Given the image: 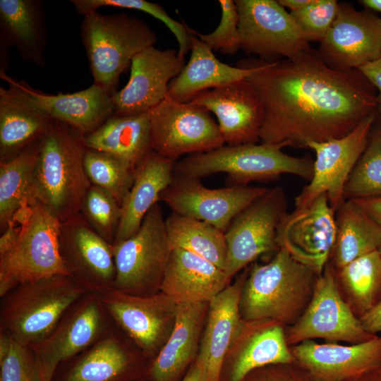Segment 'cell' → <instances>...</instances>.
<instances>
[{
    "mask_svg": "<svg viewBox=\"0 0 381 381\" xmlns=\"http://www.w3.org/2000/svg\"><path fill=\"white\" fill-rule=\"evenodd\" d=\"M84 135L51 121L40 137L29 200L42 205L61 222L80 213L91 186L84 159Z\"/></svg>",
    "mask_w": 381,
    "mask_h": 381,
    "instance_id": "7a4b0ae2",
    "label": "cell"
},
{
    "mask_svg": "<svg viewBox=\"0 0 381 381\" xmlns=\"http://www.w3.org/2000/svg\"><path fill=\"white\" fill-rule=\"evenodd\" d=\"M11 222L20 230L12 246L0 254L1 298L20 284L57 274L70 276L60 252L61 222L55 216L30 200Z\"/></svg>",
    "mask_w": 381,
    "mask_h": 381,
    "instance_id": "277c9868",
    "label": "cell"
},
{
    "mask_svg": "<svg viewBox=\"0 0 381 381\" xmlns=\"http://www.w3.org/2000/svg\"><path fill=\"white\" fill-rule=\"evenodd\" d=\"M80 212L97 234L114 244L121 220V205L112 195L91 185Z\"/></svg>",
    "mask_w": 381,
    "mask_h": 381,
    "instance_id": "60d3db41",
    "label": "cell"
},
{
    "mask_svg": "<svg viewBox=\"0 0 381 381\" xmlns=\"http://www.w3.org/2000/svg\"><path fill=\"white\" fill-rule=\"evenodd\" d=\"M40 139L11 159L0 162L1 231L8 226L18 210L28 202Z\"/></svg>",
    "mask_w": 381,
    "mask_h": 381,
    "instance_id": "836d02e7",
    "label": "cell"
},
{
    "mask_svg": "<svg viewBox=\"0 0 381 381\" xmlns=\"http://www.w3.org/2000/svg\"><path fill=\"white\" fill-rule=\"evenodd\" d=\"M282 145L246 144L223 145L212 150L190 155L176 161L174 176L200 179L225 173L232 186H246L253 181H271L292 174L310 181L313 161L308 157L284 153Z\"/></svg>",
    "mask_w": 381,
    "mask_h": 381,
    "instance_id": "8992f818",
    "label": "cell"
},
{
    "mask_svg": "<svg viewBox=\"0 0 381 381\" xmlns=\"http://www.w3.org/2000/svg\"><path fill=\"white\" fill-rule=\"evenodd\" d=\"M318 52L327 66L337 71L358 69L380 59L381 18L370 10L358 11L349 3H339Z\"/></svg>",
    "mask_w": 381,
    "mask_h": 381,
    "instance_id": "2e32d148",
    "label": "cell"
},
{
    "mask_svg": "<svg viewBox=\"0 0 381 381\" xmlns=\"http://www.w3.org/2000/svg\"><path fill=\"white\" fill-rule=\"evenodd\" d=\"M222 17L219 25L209 34H201L190 30L202 42L212 51L222 54L235 55L241 49L239 32V16L233 0H219Z\"/></svg>",
    "mask_w": 381,
    "mask_h": 381,
    "instance_id": "b9f144b4",
    "label": "cell"
},
{
    "mask_svg": "<svg viewBox=\"0 0 381 381\" xmlns=\"http://www.w3.org/2000/svg\"><path fill=\"white\" fill-rule=\"evenodd\" d=\"M47 39L43 1L0 0V42L14 47L23 61L44 68Z\"/></svg>",
    "mask_w": 381,
    "mask_h": 381,
    "instance_id": "f1b7e54d",
    "label": "cell"
},
{
    "mask_svg": "<svg viewBox=\"0 0 381 381\" xmlns=\"http://www.w3.org/2000/svg\"><path fill=\"white\" fill-rule=\"evenodd\" d=\"M247 274L244 272L208 303L206 323L196 358L205 365L210 381H220L230 349L248 327L239 308L241 289Z\"/></svg>",
    "mask_w": 381,
    "mask_h": 381,
    "instance_id": "603a6c76",
    "label": "cell"
},
{
    "mask_svg": "<svg viewBox=\"0 0 381 381\" xmlns=\"http://www.w3.org/2000/svg\"><path fill=\"white\" fill-rule=\"evenodd\" d=\"M87 292L71 276L64 274L20 284L2 297L1 329L31 347L47 338L67 310Z\"/></svg>",
    "mask_w": 381,
    "mask_h": 381,
    "instance_id": "52a82bcc",
    "label": "cell"
},
{
    "mask_svg": "<svg viewBox=\"0 0 381 381\" xmlns=\"http://www.w3.org/2000/svg\"><path fill=\"white\" fill-rule=\"evenodd\" d=\"M20 226L14 222H11L8 226L1 231L0 237V254L6 252L13 243L19 233Z\"/></svg>",
    "mask_w": 381,
    "mask_h": 381,
    "instance_id": "681fc988",
    "label": "cell"
},
{
    "mask_svg": "<svg viewBox=\"0 0 381 381\" xmlns=\"http://www.w3.org/2000/svg\"><path fill=\"white\" fill-rule=\"evenodd\" d=\"M84 165L91 184L109 193L122 206L133 186L135 169L111 155L90 149Z\"/></svg>",
    "mask_w": 381,
    "mask_h": 381,
    "instance_id": "74e56055",
    "label": "cell"
},
{
    "mask_svg": "<svg viewBox=\"0 0 381 381\" xmlns=\"http://www.w3.org/2000/svg\"><path fill=\"white\" fill-rule=\"evenodd\" d=\"M338 7L336 0H314L307 7L289 13L308 42H320L334 20Z\"/></svg>",
    "mask_w": 381,
    "mask_h": 381,
    "instance_id": "7bdbcfd3",
    "label": "cell"
},
{
    "mask_svg": "<svg viewBox=\"0 0 381 381\" xmlns=\"http://www.w3.org/2000/svg\"><path fill=\"white\" fill-rule=\"evenodd\" d=\"M176 161L152 150L135 169L133 186L121 206V217L114 244L134 235L150 208L174 179ZM113 244V245H114Z\"/></svg>",
    "mask_w": 381,
    "mask_h": 381,
    "instance_id": "f546056e",
    "label": "cell"
},
{
    "mask_svg": "<svg viewBox=\"0 0 381 381\" xmlns=\"http://www.w3.org/2000/svg\"><path fill=\"white\" fill-rule=\"evenodd\" d=\"M337 212V235L332 254L337 270L378 250L381 227L351 199L345 200Z\"/></svg>",
    "mask_w": 381,
    "mask_h": 381,
    "instance_id": "1f68e13d",
    "label": "cell"
},
{
    "mask_svg": "<svg viewBox=\"0 0 381 381\" xmlns=\"http://www.w3.org/2000/svg\"><path fill=\"white\" fill-rule=\"evenodd\" d=\"M190 56L181 73L169 85L167 97L189 102L202 92L246 79L253 71L249 59L236 66L220 61L212 50L190 32Z\"/></svg>",
    "mask_w": 381,
    "mask_h": 381,
    "instance_id": "484cf974",
    "label": "cell"
},
{
    "mask_svg": "<svg viewBox=\"0 0 381 381\" xmlns=\"http://www.w3.org/2000/svg\"><path fill=\"white\" fill-rule=\"evenodd\" d=\"M103 309L97 293L85 294L67 310L47 338L30 347L41 381H52L60 363L95 343L104 327Z\"/></svg>",
    "mask_w": 381,
    "mask_h": 381,
    "instance_id": "d6986e66",
    "label": "cell"
},
{
    "mask_svg": "<svg viewBox=\"0 0 381 381\" xmlns=\"http://www.w3.org/2000/svg\"><path fill=\"white\" fill-rule=\"evenodd\" d=\"M314 0H278V2L290 11H297L307 7L313 4Z\"/></svg>",
    "mask_w": 381,
    "mask_h": 381,
    "instance_id": "f5cc1de1",
    "label": "cell"
},
{
    "mask_svg": "<svg viewBox=\"0 0 381 381\" xmlns=\"http://www.w3.org/2000/svg\"><path fill=\"white\" fill-rule=\"evenodd\" d=\"M208 303L176 305L172 331L148 370L152 381H176L194 359Z\"/></svg>",
    "mask_w": 381,
    "mask_h": 381,
    "instance_id": "83f0119b",
    "label": "cell"
},
{
    "mask_svg": "<svg viewBox=\"0 0 381 381\" xmlns=\"http://www.w3.org/2000/svg\"><path fill=\"white\" fill-rule=\"evenodd\" d=\"M334 212L325 195L303 208L286 213L279 224L276 242L296 261L320 275L336 241Z\"/></svg>",
    "mask_w": 381,
    "mask_h": 381,
    "instance_id": "ac0fdd59",
    "label": "cell"
},
{
    "mask_svg": "<svg viewBox=\"0 0 381 381\" xmlns=\"http://www.w3.org/2000/svg\"><path fill=\"white\" fill-rule=\"evenodd\" d=\"M131 359L120 342L107 337L97 341L66 373L61 381H116Z\"/></svg>",
    "mask_w": 381,
    "mask_h": 381,
    "instance_id": "d590c367",
    "label": "cell"
},
{
    "mask_svg": "<svg viewBox=\"0 0 381 381\" xmlns=\"http://www.w3.org/2000/svg\"><path fill=\"white\" fill-rule=\"evenodd\" d=\"M185 58L174 49L155 46L132 59L127 84L111 95L114 114L133 115L150 111L167 97L169 85L185 66Z\"/></svg>",
    "mask_w": 381,
    "mask_h": 381,
    "instance_id": "44dd1931",
    "label": "cell"
},
{
    "mask_svg": "<svg viewBox=\"0 0 381 381\" xmlns=\"http://www.w3.org/2000/svg\"><path fill=\"white\" fill-rule=\"evenodd\" d=\"M358 2L366 9L381 13V0H361Z\"/></svg>",
    "mask_w": 381,
    "mask_h": 381,
    "instance_id": "db71d44e",
    "label": "cell"
},
{
    "mask_svg": "<svg viewBox=\"0 0 381 381\" xmlns=\"http://www.w3.org/2000/svg\"><path fill=\"white\" fill-rule=\"evenodd\" d=\"M318 276L279 248L269 262L248 272L239 302L243 320L293 325L309 304Z\"/></svg>",
    "mask_w": 381,
    "mask_h": 381,
    "instance_id": "3957f363",
    "label": "cell"
},
{
    "mask_svg": "<svg viewBox=\"0 0 381 381\" xmlns=\"http://www.w3.org/2000/svg\"><path fill=\"white\" fill-rule=\"evenodd\" d=\"M377 196H381V123L373 126L344 190V200Z\"/></svg>",
    "mask_w": 381,
    "mask_h": 381,
    "instance_id": "f35d334b",
    "label": "cell"
},
{
    "mask_svg": "<svg viewBox=\"0 0 381 381\" xmlns=\"http://www.w3.org/2000/svg\"><path fill=\"white\" fill-rule=\"evenodd\" d=\"M246 79L262 103V143L307 147L349 133L377 111L375 88L358 69L334 70L310 47L273 62L249 59Z\"/></svg>",
    "mask_w": 381,
    "mask_h": 381,
    "instance_id": "6da1fadb",
    "label": "cell"
},
{
    "mask_svg": "<svg viewBox=\"0 0 381 381\" xmlns=\"http://www.w3.org/2000/svg\"><path fill=\"white\" fill-rule=\"evenodd\" d=\"M342 381H381V368L346 379Z\"/></svg>",
    "mask_w": 381,
    "mask_h": 381,
    "instance_id": "816d5d0a",
    "label": "cell"
},
{
    "mask_svg": "<svg viewBox=\"0 0 381 381\" xmlns=\"http://www.w3.org/2000/svg\"><path fill=\"white\" fill-rule=\"evenodd\" d=\"M0 78L8 85L7 88L0 87V99L66 123L83 135L95 130L114 114L111 96L95 84L79 92L52 95L7 73H0Z\"/></svg>",
    "mask_w": 381,
    "mask_h": 381,
    "instance_id": "9c48e42d",
    "label": "cell"
},
{
    "mask_svg": "<svg viewBox=\"0 0 381 381\" xmlns=\"http://www.w3.org/2000/svg\"><path fill=\"white\" fill-rule=\"evenodd\" d=\"M51 121L0 99V162L11 159L39 139Z\"/></svg>",
    "mask_w": 381,
    "mask_h": 381,
    "instance_id": "8d00e7d4",
    "label": "cell"
},
{
    "mask_svg": "<svg viewBox=\"0 0 381 381\" xmlns=\"http://www.w3.org/2000/svg\"><path fill=\"white\" fill-rule=\"evenodd\" d=\"M375 111L365 117L346 135L324 142H311L307 147L315 153L313 174L295 198L296 209L308 206L325 195L334 212L345 201L344 190L348 179L365 150L376 121Z\"/></svg>",
    "mask_w": 381,
    "mask_h": 381,
    "instance_id": "7c38bea8",
    "label": "cell"
},
{
    "mask_svg": "<svg viewBox=\"0 0 381 381\" xmlns=\"http://www.w3.org/2000/svg\"><path fill=\"white\" fill-rule=\"evenodd\" d=\"M0 381H41L32 350L12 337L9 351L0 359Z\"/></svg>",
    "mask_w": 381,
    "mask_h": 381,
    "instance_id": "ee69618b",
    "label": "cell"
},
{
    "mask_svg": "<svg viewBox=\"0 0 381 381\" xmlns=\"http://www.w3.org/2000/svg\"><path fill=\"white\" fill-rule=\"evenodd\" d=\"M71 3L77 13L82 16L98 11L102 7L129 8L147 13L162 21L174 34L181 57L185 58V55L190 50L191 34L189 28L185 24L171 18L164 8L157 3L145 0H71Z\"/></svg>",
    "mask_w": 381,
    "mask_h": 381,
    "instance_id": "ab89813d",
    "label": "cell"
},
{
    "mask_svg": "<svg viewBox=\"0 0 381 381\" xmlns=\"http://www.w3.org/2000/svg\"><path fill=\"white\" fill-rule=\"evenodd\" d=\"M111 247L114 289L143 296L159 289L172 250L160 205L150 208L134 235Z\"/></svg>",
    "mask_w": 381,
    "mask_h": 381,
    "instance_id": "ba28073f",
    "label": "cell"
},
{
    "mask_svg": "<svg viewBox=\"0 0 381 381\" xmlns=\"http://www.w3.org/2000/svg\"><path fill=\"white\" fill-rule=\"evenodd\" d=\"M346 292L348 303L358 318L381 299V253L374 250L336 272Z\"/></svg>",
    "mask_w": 381,
    "mask_h": 381,
    "instance_id": "e575fe53",
    "label": "cell"
},
{
    "mask_svg": "<svg viewBox=\"0 0 381 381\" xmlns=\"http://www.w3.org/2000/svg\"><path fill=\"white\" fill-rule=\"evenodd\" d=\"M149 112L152 150L162 157L176 161L225 145L210 111L191 102L167 97Z\"/></svg>",
    "mask_w": 381,
    "mask_h": 381,
    "instance_id": "8fae6325",
    "label": "cell"
},
{
    "mask_svg": "<svg viewBox=\"0 0 381 381\" xmlns=\"http://www.w3.org/2000/svg\"><path fill=\"white\" fill-rule=\"evenodd\" d=\"M190 102L215 115L226 145L260 141L264 108L255 87L246 79L202 92Z\"/></svg>",
    "mask_w": 381,
    "mask_h": 381,
    "instance_id": "7402d4cb",
    "label": "cell"
},
{
    "mask_svg": "<svg viewBox=\"0 0 381 381\" xmlns=\"http://www.w3.org/2000/svg\"><path fill=\"white\" fill-rule=\"evenodd\" d=\"M181 381H210L205 365L195 358Z\"/></svg>",
    "mask_w": 381,
    "mask_h": 381,
    "instance_id": "f907efd6",
    "label": "cell"
},
{
    "mask_svg": "<svg viewBox=\"0 0 381 381\" xmlns=\"http://www.w3.org/2000/svg\"><path fill=\"white\" fill-rule=\"evenodd\" d=\"M351 200L381 227V196Z\"/></svg>",
    "mask_w": 381,
    "mask_h": 381,
    "instance_id": "c3c4849f",
    "label": "cell"
},
{
    "mask_svg": "<svg viewBox=\"0 0 381 381\" xmlns=\"http://www.w3.org/2000/svg\"><path fill=\"white\" fill-rule=\"evenodd\" d=\"M165 226L171 249L190 251L225 271L227 244L224 231L173 212L165 218Z\"/></svg>",
    "mask_w": 381,
    "mask_h": 381,
    "instance_id": "d6a6232c",
    "label": "cell"
},
{
    "mask_svg": "<svg viewBox=\"0 0 381 381\" xmlns=\"http://www.w3.org/2000/svg\"><path fill=\"white\" fill-rule=\"evenodd\" d=\"M140 381H143V380H140Z\"/></svg>",
    "mask_w": 381,
    "mask_h": 381,
    "instance_id": "9f6ffc18",
    "label": "cell"
},
{
    "mask_svg": "<svg viewBox=\"0 0 381 381\" xmlns=\"http://www.w3.org/2000/svg\"><path fill=\"white\" fill-rule=\"evenodd\" d=\"M243 381H317L296 362L269 365L249 373Z\"/></svg>",
    "mask_w": 381,
    "mask_h": 381,
    "instance_id": "f6af8a7d",
    "label": "cell"
},
{
    "mask_svg": "<svg viewBox=\"0 0 381 381\" xmlns=\"http://www.w3.org/2000/svg\"><path fill=\"white\" fill-rule=\"evenodd\" d=\"M59 248L70 276L88 292L113 288L116 270L110 243L80 212L61 222Z\"/></svg>",
    "mask_w": 381,
    "mask_h": 381,
    "instance_id": "ffe728a7",
    "label": "cell"
},
{
    "mask_svg": "<svg viewBox=\"0 0 381 381\" xmlns=\"http://www.w3.org/2000/svg\"><path fill=\"white\" fill-rule=\"evenodd\" d=\"M241 49L266 62L291 58L310 47L304 35L278 1L236 0Z\"/></svg>",
    "mask_w": 381,
    "mask_h": 381,
    "instance_id": "4fadbf2b",
    "label": "cell"
},
{
    "mask_svg": "<svg viewBox=\"0 0 381 381\" xmlns=\"http://www.w3.org/2000/svg\"><path fill=\"white\" fill-rule=\"evenodd\" d=\"M285 333L289 345L315 338L358 344L377 336L365 330L359 318L343 298L336 271L329 264L318 277L303 313Z\"/></svg>",
    "mask_w": 381,
    "mask_h": 381,
    "instance_id": "30bf717a",
    "label": "cell"
},
{
    "mask_svg": "<svg viewBox=\"0 0 381 381\" xmlns=\"http://www.w3.org/2000/svg\"><path fill=\"white\" fill-rule=\"evenodd\" d=\"M248 323L237 342L238 350L222 368L220 381H243L258 368L295 362L283 325L273 321Z\"/></svg>",
    "mask_w": 381,
    "mask_h": 381,
    "instance_id": "4316f807",
    "label": "cell"
},
{
    "mask_svg": "<svg viewBox=\"0 0 381 381\" xmlns=\"http://www.w3.org/2000/svg\"><path fill=\"white\" fill-rule=\"evenodd\" d=\"M378 250H379V251H380V253H381V246H380V247L379 248V249H378Z\"/></svg>",
    "mask_w": 381,
    "mask_h": 381,
    "instance_id": "11a10c76",
    "label": "cell"
},
{
    "mask_svg": "<svg viewBox=\"0 0 381 381\" xmlns=\"http://www.w3.org/2000/svg\"><path fill=\"white\" fill-rule=\"evenodd\" d=\"M267 189L248 186L209 188L200 179L174 176L159 200L173 212L205 222L225 232L233 219Z\"/></svg>",
    "mask_w": 381,
    "mask_h": 381,
    "instance_id": "9a60e30c",
    "label": "cell"
},
{
    "mask_svg": "<svg viewBox=\"0 0 381 381\" xmlns=\"http://www.w3.org/2000/svg\"><path fill=\"white\" fill-rule=\"evenodd\" d=\"M230 279L225 271L205 258L174 248L159 289L176 304L209 303L229 285Z\"/></svg>",
    "mask_w": 381,
    "mask_h": 381,
    "instance_id": "d4e9b609",
    "label": "cell"
},
{
    "mask_svg": "<svg viewBox=\"0 0 381 381\" xmlns=\"http://www.w3.org/2000/svg\"><path fill=\"white\" fill-rule=\"evenodd\" d=\"M295 362L317 381H342L381 368V337L343 346L307 340L290 347Z\"/></svg>",
    "mask_w": 381,
    "mask_h": 381,
    "instance_id": "cb8c5ba5",
    "label": "cell"
},
{
    "mask_svg": "<svg viewBox=\"0 0 381 381\" xmlns=\"http://www.w3.org/2000/svg\"><path fill=\"white\" fill-rule=\"evenodd\" d=\"M83 16L80 37L93 84L111 96L133 58L155 46L157 35L144 20L124 13L106 14L96 11Z\"/></svg>",
    "mask_w": 381,
    "mask_h": 381,
    "instance_id": "5b68a950",
    "label": "cell"
},
{
    "mask_svg": "<svg viewBox=\"0 0 381 381\" xmlns=\"http://www.w3.org/2000/svg\"><path fill=\"white\" fill-rule=\"evenodd\" d=\"M378 91L376 95L377 111L381 116V58L358 68Z\"/></svg>",
    "mask_w": 381,
    "mask_h": 381,
    "instance_id": "bcb514c9",
    "label": "cell"
},
{
    "mask_svg": "<svg viewBox=\"0 0 381 381\" xmlns=\"http://www.w3.org/2000/svg\"><path fill=\"white\" fill-rule=\"evenodd\" d=\"M98 294L104 309L145 353L159 351L174 327V301L162 292L143 296L111 288Z\"/></svg>",
    "mask_w": 381,
    "mask_h": 381,
    "instance_id": "e0dca14e",
    "label": "cell"
},
{
    "mask_svg": "<svg viewBox=\"0 0 381 381\" xmlns=\"http://www.w3.org/2000/svg\"><path fill=\"white\" fill-rule=\"evenodd\" d=\"M283 188L267 190L241 212L224 232L227 244L225 272L231 278L260 255L275 248L277 231L286 214Z\"/></svg>",
    "mask_w": 381,
    "mask_h": 381,
    "instance_id": "5bb4252c",
    "label": "cell"
},
{
    "mask_svg": "<svg viewBox=\"0 0 381 381\" xmlns=\"http://www.w3.org/2000/svg\"><path fill=\"white\" fill-rule=\"evenodd\" d=\"M87 149L111 155L134 169L152 150L150 112L113 114L92 132L84 135Z\"/></svg>",
    "mask_w": 381,
    "mask_h": 381,
    "instance_id": "4dcf8cb0",
    "label": "cell"
},
{
    "mask_svg": "<svg viewBox=\"0 0 381 381\" xmlns=\"http://www.w3.org/2000/svg\"><path fill=\"white\" fill-rule=\"evenodd\" d=\"M359 319L368 333L377 335L376 333L381 332V299Z\"/></svg>",
    "mask_w": 381,
    "mask_h": 381,
    "instance_id": "7dc6e473",
    "label": "cell"
}]
</instances>
